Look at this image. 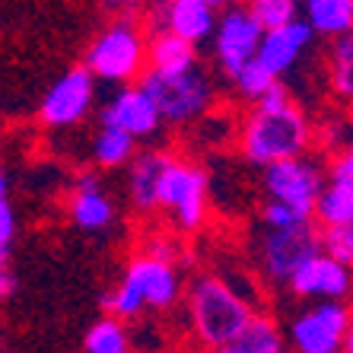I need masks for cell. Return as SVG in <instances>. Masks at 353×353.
Returning <instances> with one entry per match:
<instances>
[{"instance_id":"cell-1","label":"cell","mask_w":353,"mask_h":353,"mask_svg":"<svg viewBox=\"0 0 353 353\" xmlns=\"http://www.w3.org/2000/svg\"><path fill=\"white\" fill-rule=\"evenodd\" d=\"M309 140H312L309 118L280 83L264 99H258L252 115L242 121V131H239V147L245 159L264 169L305 157Z\"/></svg>"},{"instance_id":"cell-2","label":"cell","mask_w":353,"mask_h":353,"mask_svg":"<svg viewBox=\"0 0 353 353\" xmlns=\"http://www.w3.org/2000/svg\"><path fill=\"white\" fill-rule=\"evenodd\" d=\"M181 293V280L175 274V264L157 261V258L137 255L124 268V277L118 287L102 296V305L118 321L137 319L143 309H169Z\"/></svg>"},{"instance_id":"cell-3","label":"cell","mask_w":353,"mask_h":353,"mask_svg":"<svg viewBox=\"0 0 353 353\" xmlns=\"http://www.w3.org/2000/svg\"><path fill=\"white\" fill-rule=\"evenodd\" d=\"M188 315L197 341L216 350L232 344L255 312L223 277H197L188 293Z\"/></svg>"},{"instance_id":"cell-4","label":"cell","mask_w":353,"mask_h":353,"mask_svg":"<svg viewBox=\"0 0 353 353\" xmlns=\"http://www.w3.org/2000/svg\"><path fill=\"white\" fill-rule=\"evenodd\" d=\"M143 64H147V39L134 19H115L105 26L92 39L83 61L92 80L124 83V86H131V80L143 74Z\"/></svg>"},{"instance_id":"cell-5","label":"cell","mask_w":353,"mask_h":353,"mask_svg":"<svg viewBox=\"0 0 353 353\" xmlns=\"http://www.w3.org/2000/svg\"><path fill=\"white\" fill-rule=\"evenodd\" d=\"M140 86L157 102L159 118L169 124H191L194 118H204L214 108V96H216L214 80L201 67L179 77H163L147 70L140 77Z\"/></svg>"},{"instance_id":"cell-6","label":"cell","mask_w":353,"mask_h":353,"mask_svg":"<svg viewBox=\"0 0 353 353\" xmlns=\"http://www.w3.org/2000/svg\"><path fill=\"white\" fill-rule=\"evenodd\" d=\"M159 207L175 216L179 230L194 232L207 216V172L185 159H169L159 181Z\"/></svg>"},{"instance_id":"cell-7","label":"cell","mask_w":353,"mask_h":353,"mask_svg":"<svg viewBox=\"0 0 353 353\" xmlns=\"http://www.w3.org/2000/svg\"><path fill=\"white\" fill-rule=\"evenodd\" d=\"M325 185H328L325 181V169L312 157H296V159H287V163H277L271 169H264L268 201L287 204L305 216L315 214V201L325 191Z\"/></svg>"},{"instance_id":"cell-8","label":"cell","mask_w":353,"mask_h":353,"mask_svg":"<svg viewBox=\"0 0 353 353\" xmlns=\"http://www.w3.org/2000/svg\"><path fill=\"white\" fill-rule=\"evenodd\" d=\"M92 102H96V80H92V74L86 67H70L41 96L39 121L45 128H51V131L77 128L83 118L90 115Z\"/></svg>"},{"instance_id":"cell-9","label":"cell","mask_w":353,"mask_h":353,"mask_svg":"<svg viewBox=\"0 0 353 353\" xmlns=\"http://www.w3.org/2000/svg\"><path fill=\"white\" fill-rule=\"evenodd\" d=\"M315 255H321V232L312 223L296 230H268L258 248L264 277L274 283H290V277Z\"/></svg>"},{"instance_id":"cell-10","label":"cell","mask_w":353,"mask_h":353,"mask_svg":"<svg viewBox=\"0 0 353 353\" xmlns=\"http://www.w3.org/2000/svg\"><path fill=\"white\" fill-rule=\"evenodd\" d=\"M264 29L255 23L248 7H223L220 23L214 32V54L220 70L230 80H236L252 61L258 58Z\"/></svg>"},{"instance_id":"cell-11","label":"cell","mask_w":353,"mask_h":353,"mask_svg":"<svg viewBox=\"0 0 353 353\" xmlns=\"http://www.w3.org/2000/svg\"><path fill=\"white\" fill-rule=\"evenodd\" d=\"M350 325L353 312L347 303H319L293 319L290 341L296 353H341Z\"/></svg>"},{"instance_id":"cell-12","label":"cell","mask_w":353,"mask_h":353,"mask_svg":"<svg viewBox=\"0 0 353 353\" xmlns=\"http://www.w3.org/2000/svg\"><path fill=\"white\" fill-rule=\"evenodd\" d=\"M153 13L159 17V32L165 29L188 45H201L204 39H214L223 3L220 0H172V3L150 7V17Z\"/></svg>"},{"instance_id":"cell-13","label":"cell","mask_w":353,"mask_h":353,"mask_svg":"<svg viewBox=\"0 0 353 353\" xmlns=\"http://www.w3.org/2000/svg\"><path fill=\"white\" fill-rule=\"evenodd\" d=\"M102 124L105 128H118V131L131 134L134 140H140V137H153L159 131L163 118H159L157 102L137 83V86H121L102 105Z\"/></svg>"},{"instance_id":"cell-14","label":"cell","mask_w":353,"mask_h":353,"mask_svg":"<svg viewBox=\"0 0 353 353\" xmlns=\"http://www.w3.org/2000/svg\"><path fill=\"white\" fill-rule=\"evenodd\" d=\"M296 296H321V303H344V296L353 290V274L350 268L331 261L328 255H315L290 277L287 283Z\"/></svg>"},{"instance_id":"cell-15","label":"cell","mask_w":353,"mask_h":353,"mask_svg":"<svg viewBox=\"0 0 353 353\" xmlns=\"http://www.w3.org/2000/svg\"><path fill=\"white\" fill-rule=\"evenodd\" d=\"M312 29L305 19H293L283 29H274V32H264L261 48H258V64L268 70L271 77H283L287 70H293V64L305 54V48L312 45Z\"/></svg>"},{"instance_id":"cell-16","label":"cell","mask_w":353,"mask_h":353,"mask_svg":"<svg viewBox=\"0 0 353 353\" xmlns=\"http://www.w3.org/2000/svg\"><path fill=\"white\" fill-rule=\"evenodd\" d=\"M67 214H70V223L83 232H99V230H105V226H112L115 204L102 191L96 172H86L74 181V191L67 197Z\"/></svg>"},{"instance_id":"cell-17","label":"cell","mask_w":353,"mask_h":353,"mask_svg":"<svg viewBox=\"0 0 353 353\" xmlns=\"http://www.w3.org/2000/svg\"><path fill=\"white\" fill-rule=\"evenodd\" d=\"M169 159L172 157H165L159 150H147V153L134 157L131 165H128V194H131V204L143 214L159 207V181H163Z\"/></svg>"},{"instance_id":"cell-18","label":"cell","mask_w":353,"mask_h":353,"mask_svg":"<svg viewBox=\"0 0 353 353\" xmlns=\"http://www.w3.org/2000/svg\"><path fill=\"white\" fill-rule=\"evenodd\" d=\"M147 64L153 74L163 77L188 74L197 67V48L163 29V32L153 35V41H147Z\"/></svg>"},{"instance_id":"cell-19","label":"cell","mask_w":353,"mask_h":353,"mask_svg":"<svg viewBox=\"0 0 353 353\" xmlns=\"http://www.w3.org/2000/svg\"><path fill=\"white\" fill-rule=\"evenodd\" d=\"M303 13L315 35H331L334 41L353 35V0H309Z\"/></svg>"},{"instance_id":"cell-20","label":"cell","mask_w":353,"mask_h":353,"mask_svg":"<svg viewBox=\"0 0 353 353\" xmlns=\"http://www.w3.org/2000/svg\"><path fill=\"white\" fill-rule=\"evenodd\" d=\"M325 230L337 226H353V185L347 181H328L325 191L315 201V214Z\"/></svg>"},{"instance_id":"cell-21","label":"cell","mask_w":353,"mask_h":353,"mask_svg":"<svg viewBox=\"0 0 353 353\" xmlns=\"http://www.w3.org/2000/svg\"><path fill=\"white\" fill-rule=\"evenodd\" d=\"M134 143H137V140H134L131 134L99 124L96 137H92V159H96V165H102V169L128 165L134 159Z\"/></svg>"},{"instance_id":"cell-22","label":"cell","mask_w":353,"mask_h":353,"mask_svg":"<svg viewBox=\"0 0 353 353\" xmlns=\"http://www.w3.org/2000/svg\"><path fill=\"white\" fill-rule=\"evenodd\" d=\"M83 350L86 353H131L134 347H131V334L124 328V321L105 315V319H99L96 325L86 331Z\"/></svg>"},{"instance_id":"cell-23","label":"cell","mask_w":353,"mask_h":353,"mask_svg":"<svg viewBox=\"0 0 353 353\" xmlns=\"http://www.w3.org/2000/svg\"><path fill=\"white\" fill-rule=\"evenodd\" d=\"M242 353H283V337H280V328L274 325V319L268 315H252L242 334L232 341Z\"/></svg>"},{"instance_id":"cell-24","label":"cell","mask_w":353,"mask_h":353,"mask_svg":"<svg viewBox=\"0 0 353 353\" xmlns=\"http://www.w3.org/2000/svg\"><path fill=\"white\" fill-rule=\"evenodd\" d=\"M331 90L341 99H353V35L331 45Z\"/></svg>"},{"instance_id":"cell-25","label":"cell","mask_w":353,"mask_h":353,"mask_svg":"<svg viewBox=\"0 0 353 353\" xmlns=\"http://www.w3.org/2000/svg\"><path fill=\"white\" fill-rule=\"evenodd\" d=\"M248 13L255 17V23L261 26L264 32H274V29H283L293 19H299V3L293 0H252L248 3Z\"/></svg>"},{"instance_id":"cell-26","label":"cell","mask_w":353,"mask_h":353,"mask_svg":"<svg viewBox=\"0 0 353 353\" xmlns=\"http://www.w3.org/2000/svg\"><path fill=\"white\" fill-rule=\"evenodd\" d=\"M232 83H236L239 96H242V99H248V102L255 105L258 99H264V96H268V92H271L280 80H277V77H271V74H268V70H264V67L258 64V61H252V64H248L245 70H242V74H239Z\"/></svg>"},{"instance_id":"cell-27","label":"cell","mask_w":353,"mask_h":353,"mask_svg":"<svg viewBox=\"0 0 353 353\" xmlns=\"http://www.w3.org/2000/svg\"><path fill=\"white\" fill-rule=\"evenodd\" d=\"M321 255H328L344 268H353V226L321 230Z\"/></svg>"},{"instance_id":"cell-28","label":"cell","mask_w":353,"mask_h":353,"mask_svg":"<svg viewBox=\"0 0 353 353\" xmlns=\"http://www.w3.org/2000/svg\"><path fill=\"white\" fill-rule=\"evenodd\" d=\"M261 220L268 230H296V226H305V223H312V216L299 214L293 207L287 204H277V201H268L261 207Z\"/></svg>"},{"instance_id":"cell-29","label":"cell","mask_w":353,"mask_h":353,"mask_svg":"<svg viewBox=\"0 0 353 353\" xmlns=\"http://www.w3.org/2000/svg\"><path fill=\"white\" fill-rule=\"evenodd\" d=\"M13 236H17V214L10 201H0V255H10Z\"/></svg>"},{"instance_id":"cell-30","label":"cell","mask_w":353,"mask_h":353,"mask_svg":"<svg viewBox=\"0 0 353 353\" xmlns=\"http://www.w3.org/2000/svg\"><path fill=\"white\" fill-rule=\"evenodd\" d=\"M140 255H147V258H157V261H165V264H175V255H179V245H175L172 239H150L147 245H143V252Z\"/></svg>"},{"instance_id":"cell-31","label":"cell","mask_w":353,"mask_h":353,"mask_svg":"<svg viewBox=\"0 0 353 353\" xmlns=\"http://www.w3.org/2000/svg\"><path fill=\"white\" fill-rule=\"evenodd\" d=\"M331 181H347L353 185V143L337 153V159L331 163Z\"/></svg>"},{"instance_id":"cell-32","label":"cell","mask_w":353,"mask_h":353,"mask_svg":"<svg viewBox=\"0 0 353 353\" xmlns=\"http://www.w3.org/2000/svg\"><path fill=\"white\" fill-rule=\"evenodd\" d=\"M13 290H17V277H13V268H10V255H0V303L10 299Z\"/></svg>"},{"instance_id":"cell-33","label":"cell","mask_w":353,"mask_h":353,"mask_svg":"<svg viewBox=\"0 0 353 353\" xmlns=\"http://www.w3.org/2000/svg\"><path fill=\"white\" fill-rule=\"evenodd\" d=\"M7 191H10V179H7V172L0 169V201H7Z\"/></svg>"},{"instance_id":"cell-34","label":"cell","mask_w":353,"mask_h":353,"mask_svg":"<svg viewBox=\"0 0 353 353\" xmlns=\"http://www.w3.org/2000/svg\"><path fill=\"white\" fill-rule=\"evenodd\" d=\"M341 353H353V325L347 328V334H344V347H341Z\"/></svg>"},{"instance_id":"cell-35","label":"cell","mask_w":353,"mask_h":353,"mask_svg":"<svg viewBox=\"0 0 353 353\" xmlns=\"http://www.w3.org/2000/svg\"><path fill=\"white\" fill-rule=\"evenodd\" d=\"M210 353H242L236 344H226V347H216V350H210Z\"/></svg>"},{"instance_id":"cell-36","label":"cell","mask_w":353,"mask_h":353,"mask_svg":"<svg viewBox=\"0 0 353 353\" xmlns=\"http://www.w3.org/2000/svg\"><path fill=\"white\" fill-rule=\"evenodd\" d=\"M283 353H287V350H283Z\"/></svg>"}]
</instances>
